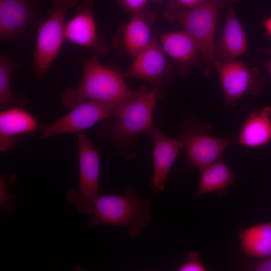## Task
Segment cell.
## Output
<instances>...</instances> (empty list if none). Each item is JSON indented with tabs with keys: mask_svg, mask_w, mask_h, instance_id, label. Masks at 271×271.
<instances>
[{
	"mask_svg": "<svg viewBox=\"0 0 271 271\" xmlns=\"http://www.w3.org/2000/svg\"><path fill=\"white\" fill-rule=\"evenodd\" d=\"M113 113L107 103L88 100L76 105L67 114L44 129L42 138L47 139L58 134L78 132L97 122L111 118Z\"/></svg>",
	"mask_w": 271,
	"mask_h": 271,
	"instance_id": "cell-10",
	"label": "cell"
},
{
	"mask_svg": "<svg viewBox=\"0 0 271 271\" xmlns=\"http://www.w3.org/2000/svg\"><path fill=\"white\" fill-rule=\"evenodd\" d=\"M234 3L230 2L225 7L226 18L223 32L214 45V57L220 62L235 60L248 50L247 38L235 14Z\"/></svg>",
	"mask_w": 271,
	"mask_h": 271,
	"instance_id": "cell-15",
	"label": "cell"
},
{
	"mask_svg": "<svg viewBox=\"0 0 271 271\" xmlns=\"http://www.w3.org/2000/svg\"><path fill=\"white\" fill-rule=\"evenodd\" d=\"M244 268L251 271H271V256L250 262Z\"/></svg>",
	"mask_w": 271,
	"mask_h": 271,
	"instance_id": "cell-25",
	"label": "cell"
},
{
	"mask_svg": "<svg viewBox=\"0 0 271 271\" xmlns=\"http://www.w3.org/2000/svg\"><path fill=\"white\" fill-rule=\"evenodd\" d=\"M78 3V0H52L48 17L39 28L33 54L34 70L38 81L47 74L65 40L64 20L67 11Z\"/></svg>",
	"mask_w": 271,
	"mask_h": 271,
	"instance_id": "cell-5",
	"label": "cell"
},
{
	"mask_svg": "<svg viewBox=\"0 0 271 271\" xmlns=\"http://www.w3.org/2000/svg\"><path fill=\"white\" fill-rule=\"evenodd\" d=\"M178 271H206V267L204 265L196 251L190 252L185 262L177 269Z\"/></svg>",
	"mask_w": 271,
	"mask_h": 271,
	"instance_id": "cell-23",
	"label": "cell"
},
{
	"mask_svg": "<svg viewBox=\"0 0 271 271\" xmlns=\"http://www.w3.org/2000/svg\"><path fill=\"white\" fill-rule=\"evenodd\" d=\"M38 22L30 0H0V37L4 41H15L23 31Z\"/></svg>",
	"mask_w": 271,
	"mask_h": 271,
	"instance_id": "cell-14",
	"label": "cell"
},
{
	"mask_svg": "<svg viewBox=\"0 0 271 271\" xmlns=\"http://www.w3.org/2000/svg\"><path fill=\"white\" fill-rule=\"evenodd\" d=\"M37 128L36 119L22 108H13L0 113V151L10 150L15 144L14 136L33 132Z\"/></svg>",
	"mask_w": 271,
	"mask_h": 271,
	"instance_id": "cell-17",
	"label": "cell"
},
{
	"mask_svg": "<svg viewBox=\"0 0 271 271\" xmlns=\"http://www.w3.org/2000/svg\"><path fill=\"white\" fill-rule=\"evenodd\" d=\"M200 183L195 197L214 191H220L230 187L234 181L232 171L220 159L204 168L201 171Z\"/></svg>",
	"mask_w": 271,
	"mask_h": 271,
	"instance_id": "cell-20",
	"label": "cell"
},
{
	"mask_svg": "<svg viewBox=\"0 0 271 271\" xmlns=\"http://www.w3.org/2000/svg\"><path fill=\"white\" fill-rule=\"evenodd\" d=\"M79 165V184L77 190L67 193V200L76 206L78 213L92 214L98 196L100 164L98 152L85 134L77 133Z\"/></svg>",
	"mask_w": 271,
	"mask_h": 271,
	"instance_id": "cell-7",
	"label": "cell"
},
{
	"mask_svg": "<svg viewBox=\"0 0 271 271\" xmlns=\"http://www.w3.org/2000/svg\"><path fill=\"white\" fill-rule=\"evenodd\" d=\"M166 55L158 36L154 35L151 43L136 58L124 73L125 77H132L149 82L152 89L158 92V98L164 95L165 88L174 83L172 74L166 69Z\"/></svg>",
	"mask_w": 271,
	"mask_h": 271,
	"instance_id": "cell-9",
	"label": "cell"
},
{
	"mask_svg": "<svg viewBox=\"0 0 271 271\" xmlns=\"http://www.w3.org/2000/svg\"><path fill=\"white\" fill-rule=\"evenodd\" d=\"M156 15L150 11L131 15L127 24L121 26L113 38L112 44L118 54L125 53L133 59L151 43V27Z\"/></svg>",
	"mask_w": 271,
	"mask_h": 271,
	"instance_id": "cell-13",
	"label": "cell"
},
{
	"mask_svg": "<svg viewBox=\"0 0 271 271\" xmlns=\"http://www.w3.org/2000/svg\"><path fill=\"white\" fill-rule=\"evenodd\" d=\"M267 52L269 54L270 57L268 61L265 64L264 67L271 76V49L267 50Z\"/></svg>",
	"mask_w": 271,
	"mask_h": 271,
	"instance_id": "cell-28",
	"label": "cell"
},
{
	"mask_svg": "<svg viewBox=\"0 0 271 271\" xmlns=\"http://www.w3.org/2000/svg\"><path fill=\"white\" fill-rule=\"evenodd\" d=\"M180 6L185 8H192L202 3L205 0H175Z\"/></svg>",
	"mask_w": 271,
	"mask_h": 271,
	"instance_id": "cell-26",
	"label": "cell"
},
{
	"mask_svg": "<svg viewBox=\"0 0 271 271\" xmlns=\"http://www.w3.org/2000/svg\"><path fill=\"white\" fill-rule=\"evenodd\" d=\"M17 177L16 173L0 177V207L8 213L12 212L16 202L15 195L8 194V188L14 183Z\"/></svg>",
	"mask_w": 271,
	"mask_h": 271,
	"instance_id": "cell-22",
	"label": "cell"
},
{
	"mask_svg": "<svg viewBox=\"0 0 271 271\" xmlns=\"http://www.w3.org/2000/svg\"><path fill=\"white\" fill-rule=\"evenodd\" d=\"M209 124H201L192 116L184 117L179 127L178 139L186 149L189 163L201 171L222 158L232 137L217 138L209 135Z\"/></svg>",
	"mask_w": 271,
	"mask_h": 271,
	"instance_id": "cell-6",
	"label": "cell"
},
{
	"mask_svg": "<svg viewBox=\"0 0 271 271\" xmlns=\"http://www.w3.org/2000/svg\"><path fill=\"white\" fill-rule=\"evenodd\" d=\"M95 0H81L75 16L65 26L64 37L70 42L91 49L100 56L107 54L105 39L98 35L93 7Z\"/></svg>",
	"mask_w": 271,
	"mask_h": 271,
	"instance_id": "cell-12",
	"label": "cell"
},
{
	"mask_svg": "<svg viewBox=\"0 0 271 271\" xmlns=\"http://www.w3.org/2000/svg\"><path fill=\"white\" fill-rule=\"evenodd\" d=\"M215 69L219 75L225 101L231 106L244 94L256 95L263 89L264 80L258 68H249L241 61L215 60Z\"/></svg>",
	"mask_w": 271,
	"mask_h": 271,
	"instance_id": "cell-8",
	"label": "cell"
},
{
	"mask_svg": "<svg viewBox=\"0 0 271 271\" xmlns=\"http://www.w3.org/2000/svg\"><path fill=\"white\" fill-rule=\"evenodd\" d=\"M160 44L169 58L168 66L184 76L195 68L204 66L199 48L194 39L185 30L160 33Z\"/></svg>",
	"mask_w": 271,
	"mask_h": 271,
	"instance_id": "cell-11",
	"label": "cell"
},
{
	"mask_svg": "<svg viewBox=\"0 0 271 271\" xmlns=\"http://www.w3.org/2000/svg\"><path fill=\"white\" fill-rule=\"evenodd\" d=\"M131 15L145 13L148 11L147 0H115Z\"/></svg>",
	"mask_w": 271,
	"mask_h": 271,
	"instance_id": "cell-24",
	"label": "cell"
},
{
	"mask_svg": "<svg viewBox=\"0 0 271 271\" xmlns=\"http://www.w3.org/2000/svg\"><path fill=\"white\" fill-rule=\"evenodd\" d=\"M151 133L154 142V175L152 188L156 194L165 189V182L169 171L184 146L178 139L166 136L157 127Z\"/></svg>",
	"mask_w": 271,
	"mask_h": 271,
	"instance_id": "cell-16",
	"label": "cell"
},
{
	"mask_svg": "<svg viewBox=\"0 0 271 271\" xmlns=\"http://www.w3.org/2000/svg\"><path fill=\"white\" fill-rule=\"evenodd\" d=\"M262 25L266 33L271 37V16L264 20Z\"/></svg>",
	"mask_w": 271,
	"mask_h": 271,
	"instance_id": "cell-27",
	"label": "cell"
},
{
	"mask_svg": "<svg viewBox=\"0 0 271 271\" xmlns=\"http://www.w3.org/2000/svg\"><path fill=\"white\" fill-rule=\"evenodd\" d=\"M271 141V107L251 112L242 124L238 143L247 148L263 146Z\"/></svg>",
	"mask_w": 271,
	"mask_h": 271,
	"instance_id": "cell-18",
	"label": "cell"
},
{
	"mask_svg": "<svg viewBox=\"0 0 271 271\" xmlns=\"http://www.w3.org/2000/svg\"><path fill=\"white\" fill-rule=\"evenodd\" d=\"M99 57L93 53L89 59L80 58L82 66V79L76 88H67L61 95L65 108L72 109L82 102L97 100L109 104L113 115L148 91L145 85L136 90L130 89L125 83L123 73L102 65L98 61Z\"/></svg>",
	"mask_w": 271,
	"mask_h": 271,
	"instance_id": "cell-1",
	"label": "cell"
},
{
	"mask_svg": "<svg viewBox=\"0 0 271 271\" xmlns=\"http://www.w3.org/2000/svg\"><path fill=\"white\" fill-rule=\"evenodd\" d=\"M239 1L205 0L195 7L185 8L171 0L163 13L164 19L179 23L196 41L203 59L205 77L215 69L214 39L218 12L229 2Z\"/></svg>",
	"mask_w": 271,
	"mask_h": 271,
	"instance_id": "cell-3",
	"label": "cell"
},
{
	"mask_svg": "<svg viewBox=\"0 0 271 271\" xmlns=\"http://www.w3.org/2000/svg\"><path fill=\"white\" fill-rule=\"evenodd\" d=\"M149 209V201L130 185L124 195H98L88 226L91 228L105 224L124 226L130 236L138 237L151 220Z\"/></svg>",
	"mask_w": 271,
	"mask_h": 271,
	"instance_id": "cell-4",
	"label": "cell"
},
{
	"mask_svg": "<svg viewBox=\"0 0 271 271\" xmlns=\"http://www.w3.org/2000/svg\"><path fill=\"white\" fill-rule=\"evenodd\" d=\"M18 66L16 62L7 55L0 56V107L3 109L22 108L28 102L25 95H15L11 89V80L13 71Z\"/></svg>",
	"mask_w": 271,
	"mask_h": 271,
	"instance_id": "cell-21",
	"label": "cell"
},
{
	"mask_svg": "<svg viewBox=\"0 0 271 271\" xmlns=\"http://www.w3.org/2000/svg\"><path fill=\"white\" fill-rule=\"evenodd\" d=\"M244 255L262 259L271 256V221L250 226L238 235Z\"/></svg>",
	"mask_w": 271,
	"mask_h": 271,
	"instance_id": "cell-19",
	"label": "cell"
},
{
	"mask_svg": "<svg viewBox=\"0 0 271 271\" xmlns=\"http://www.w3.org/2000/svg\"><path fill=\"white\" fill-rule=\"evenodd\" d=\"M158 92L156 90L140 95L113 115L114 120L96 132L102 141L112 142L118 154L130 160L136 155L138 134L150 132L154 128L153 113Z\"/></svg>",
	"mask_w": 271,
	"mask_h": 271,
	"instance_id": "cell-2",
	"label": "cell"
}]
</instances>
